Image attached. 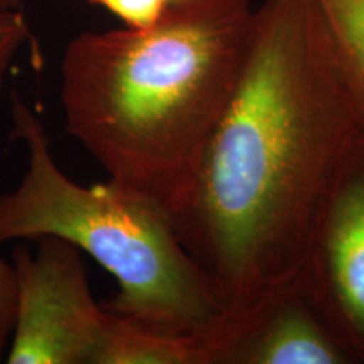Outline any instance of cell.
I'll return each instance as SVG.
<instances>
[{
	"label": "cell",
	"mask_w": 364,
	"mask_h": 364,
	"mask_svg": "<svg viewBox=\"0 0 364 364\" xmlns=\"http://www.w3.org/2000/svg\"><path fill=\"white\" fill-rule=\"evenodd\" d=\"M364 120L314 0H263L225 115L172 220L223 314L294 279Z\"/></svg>",
	"instance_id": "obj_1"
},
{
	"label": "cell",
	"mask_w": 364,
	"mask_h": 364,
	"mask_svg": "<svg viewBox=\"0 0 364 364\" xmlns=\"http://www.w3.org/2000/svg\"><path fill=\"white\" fill-rule=\"evenodd\" d=\"M252 0H174L144 29L88 31L61 59L65 130L108 182L174 220L238 88Z\"/></svg>",
	"instance_id": "obj_2"
},
{
	"label": "cell",
	"mask_w": 364,
	"mask_h": 364,
	"mask_svg": "<svg viewBox=\"0 0 364 364\" xmlns=\"http://www.w3.org/2000/svg\"><path fill=\"white\" fill-rule=\"evenodd\" d=\"M14 139L27 166L0 196V245L56 236L78 247L117 280L107 311L149 331L201 343L223 309L201 268L177 238L171 218L110 182L83 188L54 161L41 117L11 93Z\"/></svg>",
	"instance_id": "obj_3"
},
{
	"label": "cell",
	"mask_w": 364,
	"mask_h": 364,
	"mask_svg": "<svg viewBox=\"0 0 364 364\" xmlns=\"http://www.w3.org/2000/svg\"><path fill=\"white\" fill-rule=\"evenodd\" d=\"M14 252L16 322L6 363L95 364L108 311L95 300L81 250L43 236Z\"/></svg>",
	"instance_id": "obj_4"
},
{
	"label": "cell",
	"mask_w": 364,
	"mask_h": 364,
	"mask_svg": "<svg viewBox=\"0 0 364 364\" xmlns=\"http://www.w3.org/2000/svg\"><path fill=\"white\" fill-rule=\"evenodd\" d=\"M203 364H359L302 275L221 314Z\"/></svg>",
	"instance_id": "obj_5"
},
{
	"label": "cell",
	"mask_w": 364,
	"mask_h": 364,
	"mask_svg": "<svg viewBox=\"0 0 364 364\" xmlns=\"http://www.w3.org/2000/svg\"><path fill=\"white\" fill-rule=\"evenodd\" d=\"M300 275L364 364V120L317 218Z\"/></svg>",
	"instance_id": "obj_6"
},
{
	"label": "cell",
	"mask_w": 364,
	"mask_h": 364,
	"mask_svg": "<svg viewBox=\"0 0 364 364\" xmlns=\"http://www.w3.org/2000/svg\"><path fill=\"white\" fill-rule=\"evenodd\" d=\"M95 364H203V356L198 341L149 331L108 311Z\"/></svg>",
	"instance_id": "obj_7"
},
{
	"label": "cell",
	"mask_w": 364,
	"mask_h": 364,
	"mask_svg": "<svg viewBox=\"0 0 364 364\" xmlns=\"http://www.w3.org/2000/svg\"><path fill=\"white\" fill-rule=\"evenodd\" d=\"M344 76L364 103V0H314Z\"/></svg>",
	"instance_id": "obj_8"
},
{
	"label": "cell",
	"mask_w": 364,
	"mask_h": 364,
	"mask_svg": "<svg viewBox=\"0 0 364 364\" xmlns=\"http://www.w3.org/2000/svg\"><path fill=\"white\" fill-rule=\"evenodd\" d=\"M31 39V29L22 9L0 7V91L14 58Z\"/></svg>",
	"instance_id": "obj_9"
},
{
	"label": "cell",
	"mask_w": 364,
	"mask_h": 364,
	"mask_svg": "<svg viewBox=\"0 0 364 364\" xmlns=\"http://www.w3.org/2000/svg\"><path fill=\"white\" fill-rule=\"evenodd\" d=\"M91 6H100L124 21L125 27L144 29L154 26L166 11V0H88Z\"/></svg>",
	"instance_id": "obj_10"
},
{
	"label": "cell",
	"mask_w": 364,
	"mask_h": 364,
	"mask_svg": "<svg viewBox=\"0 0 364 364\" xmlns=\"http://www.w3.org/2000/svg\"><path fill=\"white\" fill-rule=\"evenodd\" d=\"M17 307L16 270L11 263L0 258V361L6 358L11 344Z\"/></svg>",
	"instance_id": "obj_11"
},
{
	"label": "cell",
	"mask_w": 364,
	"mask_h": 364,
	"mask_svg": "<svg viewBox=\"0 0 364 364\" xmlns=\"http://www.w3.org/2000/svg\"><path fill=\"white\" fill-rule=\"evenodd\" d=\"M22 2L24 0H0V7H7V9H21Z\"/></svg>",
	"instance_id": "obj_12"
},
{
	"label": "cell",
	"mask_w": 364,
	"mask_h": 364,
	"mask_svg": "<svg viewBox=\"0 0 364 364\" xmlns=\"http://www.w3.org/2000/svg\"><path fill=\"white\" fill-rule=\"evenodd\" d=\"M166 2H167V4H169V2H174V0H166Z\"/></svg>",
	"instance_id": "obj_13"
}]
</instances>
